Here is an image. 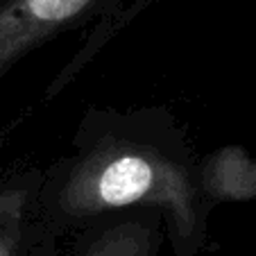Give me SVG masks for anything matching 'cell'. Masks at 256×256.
Wrapping results in <instances>:
<instances>
[{"label":"cell","mask_w":256,"mask_h":256,"mask_svg":"<svg viewBox=\"0 0 256 256\" xmlns=\"http://www.w3.org/2000/svg\"><path fill=\"white\" fill-rule=\"evenodd\" d=\"M88 0H28V10L34 18L46 23H59L75 16Z\"/></svg>","instance_id":"2"},{"label":"cell","mask_w":256,"mask_h":256,"mask_svg":"<svg viewBox=\"0 0 256 256\" xmlns=\"http://www.w3.org/2000/svg\"><path fill=\"white\" fill-rule=\"evenodd\" d=\"M0 256H2V254H0Z\"/></svg>","instance_id":"3"},{"label":"cell","mask_w":256,"mask_h":256,"mask_svg":"<svg viewBox=\"0 0 256 256\" xmlns=\"http://www.w3.org/2000/svg\"><path fill=\"white\" fill-rule=\"evenodd\" d=\"M152 184H154V170L150 161L136 154H125L109 161L102 168L96 179L93 198L104 206H122L145 198Z\"/></svg>","instance_id":"1"}]
</instances>
